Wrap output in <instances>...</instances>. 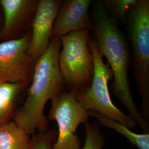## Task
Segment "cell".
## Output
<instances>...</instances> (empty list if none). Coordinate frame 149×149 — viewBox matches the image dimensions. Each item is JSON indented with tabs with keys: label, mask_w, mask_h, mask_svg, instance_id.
Here are the masks:
<instances>
[{
	"label": "cell",
	"mask_w": 149,
	"mask_h": 149,
	"mask_svg": "<svg viewBox=\"0 0 149 149\" xmlns=\"http://www.w3.org/2000/svg\"><path fill=\"white\" fill-rule=\"evenodd\" d=\"M92 18L93 39L112 70L114 78L113 92L127 108L129 116L145 133H149V123L139 111L131 92L128 76L130 55L127 42L116 21L106 10L103 1H95L93 3Z\"/></svg>",
	"instance_id": "6da1fadb"
},
{
	"label": "cell",
	"mask_w": 149,
	"mask_h": 149,
	"mask_svg": "<svg viewBox=\"0 0 149 149\" xmlns=\"http://www.w3.org/2000/svg\"><path fill=\"white\" fill-rule=\"evenodd\" d=\"M61 47L60 37L53 36L48 48L35 63L27 97L13 118L29 135L48 130V118L44 113L46 103L64 92L65 85L59 65Z\"/></svg>",
	"instance_id": "7a4b0ae2"
},
{
	"label": "cell",
	"mask_w": 149,
	"mask_h": 149,
	"mask_svg": "<svg viewBox=\"0 0 149 149\" xmlns=\"http://www.w3.org/2000/svg\"><path fill=\"white\" fill-rule=\"evenodd\" d=\"M126 24L132 48L134 79L142 101L140 113L149 123V0H138L136 5L128 12Z\"/></svg>",
	"instance_id": "3957f363"
},
{
	"label": "cell",
	"mask_w": 149,
	"mask_h": 149,
	"mask_svg": "<svg viewBox=\"0 0 149 149\" xmlns=\"http://www.w3.org/2000/svg\"><path fill=\"white\" fill-rule=\"evenodd\" d=\"M88 45L93 56V74L90 86L76 92L77 101L88 111L97 113L129 129L135 128L137 124L133 118L118 108L112 102L108 82L113 76L109 65L104 63L95 40L91 38Z\"/></svg>",
	"instance_id": "277c9868"
},
{
	"label": "cell",
	"mask_w": 149,
	"mask_h": 149,
	"mask_svg": "<svg viewBox=\"0 0 149 149\" xmlns=\"http://www.w3.org/2000/svg\"><path fill=\"white\" fill-rule=\"evenodd\" d=\"M91 28L70 32L60 37L62 50L59 56L60 72L69 91L79 92L90 85L93 60L88 42Z\"/></svg>",
	"instance_id": "5b68a950"
},
{
	"label": "cell",
	"mask_w": 149,
	"mask_h": 149,
	"mask_svg": "<svg viewBox=\"0 0 149 149\" xmlns=\"http://www.w3.org/2000/svg\"><path fill=\"white\" fill-rule=\"evenodd\" d=\"M48 119L55 120L58 126L57 138L52 149H81L77 129L86 124L89 112L81 106L76 98V92H63L51 100Z\"/></svg>",
	"instance_id": "8992f818"
},
{
	"label": "cell",
	"mask_w": 149,
	"mask_h": 149,
	"mask_svg": "<svg viewBox=\"0 0 149 149\" xmlns=\"http://www.w3.org/2000/svg\"><path fill=\"white\" fill-rule=\"evenodd\" d=\"M31 31L21 37L0 42V83L31 82L35 62L28 53Z\"/></svg>",
	"instance_id": "52a82bcc"
},
{
	"label": "cell",
	"mask_w": 149,
	"mask_h": 149,
	"mask_svg": "<svg viewBox=\"0 0 149 149\" xmlns=\"http://www.w3.org/2000/svg\"><path fill=\"white\" fill-rule=\"evenodd\" d=\"M63 1H38L31 22L28 53L36 63L45 52L53 37L54 24Z\"/></svg>",
	"instance_id": "ba28073f"
},
{
	"label": "cell",
	"mask_w": 149,
	"mask_h": 149,
	"mask_svg": "<svg viewBox=\"0 0 149 149\" xmlns=\"http://www.w3.org/2000/svg\"><path fill=\"white\" fill-rule=\"evenodd\" d=\"M37 3L36 0H0L3 13L0 40L6 41L21 37L19 34L32 22Z\"/></svg>",
	"instance_id": "9c48e42d"
},
{
	"label": "cell",
	"mask_w": 149,
	"mask_h": 149,
	"mask_svg": "<svg viewBox=\"0 0 149 149\" xmlns=\"http://www.w3.org/2000/svg\"><path fill=\"white\" fill-rule=\"evenodd\" d=\"M91 0L63 1L54 24L53 36L60 37L70 32L91 28L92 22L88 10Z\"/></svg>",
	"instance_id": "30bf717a"
},
{
	"label": "cell",
	"mask_w": 149,
	"mask_h": 149,
	"mask_svg": "<svg viewBox=\"0 0 149 149\" xmlns=\"http://www.w3.org/2000/svg\"><path fill=\"white\" fill-rule=\"evenodd\" d=\"M26 86L19 83H0V125L13 120L17 102Z\"/></svg>",
	"instance_id": "8fae6325"
},
{
	"label": "cell",
	"mask_w": 149,
	"mask_h": 149,
	"mask_svg": "<svg viewBox=\"0 0 149 149\" xmlns=\"http://www.w3.org/2000/svg\"><path fill=\"white\" fill-rule=\"evenodd\" d=\"M28 134L13 120L0 125V149H31Z\"/></svg>",
	"instance_id": "7c38bea8"
},
{
	"label": "cell",
	"mask_w": 149,
	"mask_h": 149,
	"mask_svg": "<svg viewBox=\"0 0 149 149\" xmlns=\"http://www.w3.org/2000/svg\"><path fill=\"white\" fill-rule=\"evenodd\" d=\"M90 116L94 117L98 121L107 127L112 129L122 134L128 140L139 149H149V134H136L122 123L106 117L96 113L88 111Z\"/></svg>",
	"instance_id": "4fadbf2b"
},
{
	"label": "cell",
	"mask_w": 149,
	"mask_h": 149,
	"mask_svg": "<svg viewBox=\"0 0 149 149\" xmlns=\"http://www.w3.org/2000/svg\"><path fill=\"white\" fill-rule=\"evenodd\" d=\"M138 0H106L103 1L106 11L113 16L112 19L126 23L128 12L136 5Z\"/></svg>",
	"instance_id": "5bb4252c"
},
{
	"label": "cell",
	"mask_w": 149,
	"mask_h": 149,
	"mask_svg": "<svg viewBox=\"0 0 149 149\" xmlns=\"http://www.w3.org/2000/svg\"><path fill=\"white\" fill-rule=\"evenodd\" d=\"M85 124V143L81 149H102L104 140L100 126L96 123H87Z\"/></svg>",
	"instance_id": "9a60e30c"
},
{
	"label": "cell",
	"mask_w": 149,
	"mask_h": 149,
	"mask_svg": "<svg viewBox=\"0 0 149 149\" xmlns=\"http://www.w3.org/2000/svg\"><path fill=\"white\" fill-rule=\"evenodd\" d=\"M57 135L58 132L53 129L32 135L31 149H53V145L57 138Z\"/></svg>",
	"instance_id": "2e32d148"
}]
</instances>
